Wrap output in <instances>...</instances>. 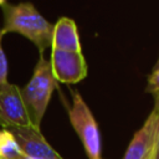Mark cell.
Listing matches in <instances>:
<instances>
[{"label": "cell", "instance_id": "obj_4", "mask_svg": "<svg viewBox=\"0 0 159 159\" xmlns=\"http://www.w3.org/2000/svg\"><path fill=\"white\" fill-rule=\"evenodd\" d=\"M159 107H154L143 125L134 133L123 159H158Z\"/></svg>", "mask_w": 159, "mask_h": 159}, {"label": "cell", "instance_id": "obj_8", "mask_svg": "<svg viewBox=\"0 0 159 159\" xmlns=\"http://www.w3.org/2000/svg\"><path fill=\"white\" fill-rule=\"evenodd\" d=\"M51 48L65 50V51H82L77 25L76 22L66 16H62L53 24Z\"/></svg>", "mask_w": 159, "mask_h": 159}, {"label": "cell", "instance_id": "obj_9", "mask_svg": "<svg viewBox=\"0 0 159 159\" xmlns=\"http://www.w3.org/2000/svg\"><path fill=\"white\" fill-rule=\"evenodd\" d=\"M20 154L14 135L7 129H0V159H17Z\"/></svg>", "mask_w": 159, "mask_h": 159}, {"label": "cell", "instance_id": "obj_3", "mask_svg": "<svg viewBox=\"0 0 159 159\" xmlns=\"http://www.w3.org/2000/svg\"><path fill=\"white\" fill-rule=\"evenodd\" d=\"M68 118L71 125L83 144L88 159H99L102 140L98 124L81 93L76 91L72 92V106L68 108Z\"/></svg>", "mask_w": 159, "mask_h": 159}, {"label": "cell", "instance_id": "obj_14", "mask_svg": "<svg viewBox=\"0 0 159 159\" xmlns=\"http://www.w3.org/2000/svg\"><path fill=\"white\" fill-rule=\"evenodd\" d=\"M99 159H102V158H99Z\"/></svg>", "mask_w": 159, "mask_h": 159}, {"label": "cell", "instance_id": "obj_5", "mask_svg": "<svg viewBox=\"0 0 159 159\" xmlns=\"http://www.w3.org/2000/svg\"><path fill=\"white\" fill-rule=\"evenodd\" d=\"M50 65L56 82L78 83L87 76V63L82 51L51 48Z\"/></svg>", "mask_w": 159, "mask_h": 159}, {"label": "cell", "instance_id": "obj_7", "mask_svg": "<svg viewBox=\"0 0 159 159\" xmlns=\"http://www.w3.org/2000/svg\"><path fill=\"white\" fill-rule=\"evenodd\" d=\"M7 130L14 135L21 154L31 159H63L45 139L40 128L34 125L11 127Z\"/></svg>", "mask_w": 159, "mask_h": 159}, {"label": "cell", "instance_id": "obj_10", "mask_svg": "<svg viewBox=\"0 0 159 159\" xmlns=\"http://www.w3.org/2000/svg\"><path fill=\"white\" fill-rule=\"evenodd\" d=\"M145 92H148L149 94L153 96L154 107H159L158 106V99H159V97H158V94H159V63L158 62H155L152 72L148 76Z\"/></svg>", "mask_w": 159, "mask_h": 159}, {"label": "cell", "instance_id": "obj_1", "mask_svg": "<svg viewBox=\"0 0 159 159\" xmlns=\"http://www.w3.org/2000/svg\"><path fill=\"white\" fill-rule=\"evenodd\" d=\"M4 24L0 30L2 34L16 32L30 40L37 48L40 55L51 47L53 24L46 20L31 2L10 4L5 2L2 6Z\"/></svg>", "mask_w": 159, "mask_h": 159}, {"label": "cell", "instance_id": "obj_11", "mask_svg": "<svg viewBox=\"0 0 159 159\" xmlns=\"http://www.w3.org/2000/svg\"><path fill=\"white\" fill-rule=\"evenodd\" d=\"M2 37L4 34L0 30V84L7 82V60L2 48Z\"/></svg>", "mask_w": 159, "mask_h": 159}, {"label": "cell", "instance_id": "obj_6", "mask_svg": "<svg viewBox=\"0 0 159 159\" xmlns=\"http://www.w3.org/2000/svg\"><path fill=\"white\" fill-rule=\"evenodd\" d=\"M0 125L4 129L32 125L20 93V87L10 82L0 84Z\"/></svg>", "mask_w": 159, "mask_h": 159}, {"label": "cell", "instance_id": "obj_2", "mask_svg": "<svg viewBox=\"0 0 159 159\" xmlns=\"http://www.w3.org/2000/svg\"><path fill=\"white\" fill-rule=\"evenodd\" d=\"M56 84L57 82L53 78L50 61L46 60L43 55H40L30 81L20 88L30 122L36 128H40L41 125Z\"/></svg>", "mask_w": 159, "mask_h": 159}, {"label": "cell", "instance_id": "obj_13", "mask_svg": "<svg viewBox=\"0 0 159 159\" xmlns=\"http://www.w3.org/2000/svg\"><path fill=\"white\" fill-rule=\"evenodd\" d=\"M5 2H6V1H5V0H0V6H2V5H4V4H5Z\"/></svg>", "mask_w": 159, "mask_h": 159}, {"label": "cell", "instance_id": "obj_12", "mask_svg": "<svg viewBox=\"0 0 159 159\" xmlns=\"http://www.w3.org/2000/svg\"><path fill=\"white\" fill-rule=\"evenodd\" d=\"M17 159H31V158H29V157H26V155H24V154H20Z\"/></svg>", "mask_w": 159, "mask_h": 159}]
</instances>
